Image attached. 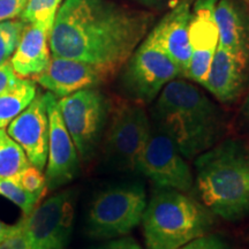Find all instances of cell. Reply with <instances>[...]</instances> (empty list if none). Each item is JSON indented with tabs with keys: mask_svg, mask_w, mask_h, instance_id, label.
<instances>
[{
	"mask_svg": "<svg viewBox=\"0 0 249 249\" xmlns=\"http://www.w3.org/2000/svg\"><path fill=\"white\" fill-rule=\"evenodd\" d=\"M107 77L104 71L87 62L53 55L48 67L34 80L55 97L62 98L79 90L95 88Z\"/></svg>",
	"mask_w": 249,
	"mask_h": 249,
	"instance_id": "5bb4252c",
	"label": "cell"
},
{
	"mask_svg": "<svg viewBox=\"0 0 249 249\" xmlns=\"http://www.w3.org/2000/svg\"><path fill=\"white\" fill-rule=\"evenodd\" d=\"M21 229V222L17 224V225H7L4 222L0 220V244L4 242L6 239H8L9 236L14 235L18 230Z\"/></svg>",
	"mask_w": 249,
	"mask_h": 249,
	"instance_id": "f546056e",
	"label": "cell"
},
{
	"mask_svg": "<svg viewBox=\"0 0 249 249\" xmlns=\"http://www.w3.org/2000/svg\"><path fill=\"white\" fill-rule=\"evenodd\" d=\"M247 1H249V0H247Z\"/></svg>",
	"mask_w": 249,
	"mask_h": 249,
	"instance_id": "d6a6232c",
	"label": "cell"
},
{
	"mask_svg": "<svg viewBox=\"0 0 249 249\" xmlns=\"http://www.w3.org/2000/svg\"><path fill=\"white\" fill-rule=\"evenodd\" d=\"M6 128L8 135L26 152L29 163L44 171L49 151V116L45 93H37L34 101Z\"/></svg>",
	"mask_w": 249,
	"mask_h": 249,
	"instance_id": "4fadbf2b",
	"label": "cell"
},
{
	"mask_svg": "<svg viewBox=\"0 0 249 249\" xmlns=\"http://www.w3.org/2000/svg\"><path fill=\"white\" fill-rule=\"evenodd\" d=\"M245 116L247 118L248 123H249V97L247 99V102H246V107H245Z\"/></svg>",
	"mask_w": 249,
	"mask_h": 249,
	"instance_id": "1f68e13d",
	"label": "cell"
},
{
	"mask_svg": "<svg viewBox=\"0 0 249 249\" xmlns=\"http://www.w3.org/2000/svg\"><path fill=\"white\" fill-rule=\"evenodd\" d=\"M46 110L49 116V149L45 179L50 191L73 181L79 173L80 157L59 111L57 97L46 92Z\"/></svg>",
	"mask_w": 249,
	"mask_h": 249,
	"instance_id": "8fae6325",
	"label": "cell"
},
{
	"mask_svg": "<svg viewBox=\"0 0 249 249\" xmlns=\"http://www.w3.org/2000/svg\"><path fill=\"white\" fill-rule=\"evenodd\" d=\"M195 185L200 200L226 220L249 216V144L229 139L196 157Z\"/></svg>",
	"mask_w": 249,
	"mask_h": 249,
	"instance_id": "3957f363",
	"label": "cell"
},
{
	"mask_svg": "<svg viewBox=\"0 0 249 249\" xmlns=\"http://www.w3.org/2000/svg\"><path fill=\"white\" fill-rule=\"evenodd\" d=\"M191 14L192 0H182L150 31L157 44L176 62L182 76H186L192 57L188 36Z\"/></svg>",
	"mask_w": 249,
	"mask_h": 249,
	"instance_id": "9a60e30c",
	"label": "cell"
},
{
	"mask_svg": "<svg viewBox=\"0 0 249 249\" xmlns=\"http://www.w3.org/2000/svg\"><path fill=\"white\" fill-rule=\"evenodd\" d=\"M29 165L23 149L0 128V179H15Z\"/></svg>",
	"mask_w": 249,
	"mask_h": 249,
	"instance_id": "ffe728a7",
	"label": "cell"
},
{
	"mask_svg": "<svg viewBox=\"0 0 249 249\" xmlns=\"http://www.w3.org/2000/svg\"><path fill=\"white\" fill-rule=\"evenodd\" d=\"M62 0H28L21 20L26 23L40 24L51 33L59 6Z\"/></svg>",
	"mask_w": 249,
	"mask_h": 249,
	"instance_id": "44dd1931",
	"label": "cell"
},
{
	"mask_svg": "<svg viewBox=\"0 0 249 249\" xmlns=\"http://www.w3.org/2000/svg\"><path fill=\"white\" fill-rule=\"evenodd\" d=\"M75 192L64 189L37 205L21 220L33 249H66L75 217Z\"/></svg>",
	"mask_w": 249,
	"mask_h": 249,
	"instance_id": "9c48e42d",
	"label": "cell"
},
{
	"mask_svg": "<svg viewBox=\"0 0 249 249\" xmlns=\"http://www.w3.org/2000/svg\"><path fill=\"white\" fill-rule=\"evenodd\" d=\"M138 172L160 188L188 193L194 187V177L185 157L172 140L155 124L139 160Z\"/></svg>",
	"mask_w": 249,
	"mask_h": 249,
	"instance_id": "30bf717a",
	"label": "cell"
},
{
	"mask_svg": "<svg viewBox=\"0 0 249 249\" xmlns=\"http://www.w3.org/2000/svg\"><path fill=\"white\" fill-rule=\"evenodd\" d=\"M50 31L37 23H28L11 65L18 77H35L48 67L50 62Z\"/></svg>",
	"mask_w": 249,
	"mask_h": 249,
	"instance_id": "e0dca14e",
	"label": "cell"
},
{
	"mask_svg": "<svg viewBox=\"0 0 249 249\" xmlns=\"http://www.w3.org/2000/svg\"><path fill=\"white\" fill-rule=\"evenodd\" d=\"M0 195L18 205L24 217L29 216L40 201L37 196L26 191L17 179H0Z\"/></svg>",
	"mask_w": 249,
	"mask_h": 249,
	"instance_id": "7402d4cb",
	"label": "cell"
},
{
	"mask_svg": "<svg viewBox=\"0 0 249 249\" xmlns=\"http://www.w3.org/2000/svg\"><path fill=\"white\" fill-rule=\"evenodd\" d=\"M134 1H138L141 5L148 6V7H157V6L163 5L167 0H134Z\"/></svg>",
	"mask_w": 249,
	"mask_h": 249,
	"instance_id": "4dcf8cb0",
	"label": "cell"
},
{
	"mask_svg": "<svg viewBox=\"0 0 249 249\" xmlns=\"http://www.w3.org/2000/svg\"><path fill=\"white\" fill-rule=\"evenodd\" d=\"M214 214L202 202L171 188L156 187L142 217L149 249H178L207 234Z\"/></svg>",
	"mask_w": 249,
	"mask_h": 249,
	"instance_id": "277c9868",
	"label": "cell"
},
{
	"mask_svg": "<svg viewBox=\"0 0 249 249\" xmlns=\"http://www.w3.org/2000/svg\"><path fill=\"white\" fill-rule=\"evenodd\" d=\"M15 179L26 191L37 196L39 200H42V197L48 191L44 173L33 165H29L22 172L18 173V176Z\"/></svg>",
	"mask_w": 249,
	"mask_h": 249,
	"instance_id": "cb8c5ba5",
	"label": "cell"
},
{
	"mask_svg": "<svg viewBox=\"0 0 249 249\" xmlns=\"http://www.w3.org/2000/svg\"><path fill=\"white\" fill-rule=\"evenodd\" d=\"M218 0H196L188 27L192 57L186 76L204 86L211 61L216 51L219 35L214 18Z\"/></svg>",
	"mask_w": 249,
	"mask_h": 249,
	"instance_id": "7c38bea8",
	"label": "cell"
},
{
	"mask_svg": "<svg viewBox=\"0 0 249 249\" xmlns=\"http://www.w3.org/2000/svg\"><path fill=\"white\" fill-rule=\"evenodd\" d=\"M0 249H33L28 241L27 235L24 234L22 224H21V229L14 235L9 236L0 244Z\"/></svg>",
	"mask_w": 249,
	"mask_h": 249,
	"instance_id": "4316f807",
	"label": "cell"
},
{
	"mask_svg": "<svg viewBox=\"0 0 249 249\" xmlns=\"http://www.w3.org/2000/svg\"><path fill=\"white\" fill-rule=\"evenodd\" d=\"M219 43L249 64V21L233 0H219L214 9Z\"/></svg>",
	"mask_w": 249,
	"mask_h": 249,
	"instance_id": "ac0fdd59",
	"label": "cell"
},
{
	"mask_svg": "<svg viewBox=\"0 0 249 249\" xmlns=\"http://www.w3.org/2000/svg\"><path fill=\"white\" fill-rule=\"evenodd\" d=\"M152 22L149 12L111 0H65L50 33V50L111 76L141 44Z\"/></svg>",
	"mask_w": 249,
	"mask_h": 249,
	"instance_id": "6da1fadb",
	"label": "cell"
},
{
	"mask_svg": "<svg viewBox=\"0 0 249 249\" xmlns=\"http://www.w3.org/2000/svg\"><path fill=\"white\" fill-rule=\"evenodd\" d=\"M36 95L35 81L22 77L0 93V128L5 129L34 101Z\"/></svg>",
	"mask_w": 249,
	"mask_h": 249,
	"instance_id": "d6986e66",
	"label": "cell"
},
{
	"mask_svg": "<svg viewBox=\"0 0 249 249\" xmlns=\"http://www.w3.org/2000/svg\"><path fill=\"white\" fill-rule=\"evenodd\" d=\"M123 88L127 96L139 103H151L167 83L181 75L179 67L157 44L150 33L126 62Z\"/></svg>",
	"mask_w": 249,
	"mask_h": 249,
	"instance_id": "ba28073f",
	"label": "cell"
},
{
	"mask_svg": "<svg viewBox=\"0 0 249 249\" xmlns=\"http://www.w3.org/2000/svg\"><path fill=\"white\" fill-rule=\"evenodd\" d=\"M27 2L28 0H0V22L20 17Z\"/></svg>",
	"mask_w": 249,
	"mask_h": 249,
	"instance_id": "484cf974",
	"label": "cell"
},
{
	"mask_svg": "<svg viewBox=\"0 0 249 249\" xmlns=\"http://www.w3.org/2000/svg\"><path fill=\"white\" fill-rule=\"evenodd\" d=\"M178 249H231L227 242L218 235H203Z\"/></svg>",
	"mask_w": 249,
	"mask_h": 249,
	"instance_id": "d4e9b609",
	"label": "cell"
},
{
	"mask_svg": "<svg viewBox=\"0 0 249 249\" xmlns=\"http://www.w3.org/2000/svg\"><path fill=\"white\" fill-rule=\"evenodd\" d=\"M97 249H143L132 238H118L102 245Z\"/></svg>",
	"mask_w": 249,
	"mask_h": 249,
	"instance_id": "f1b7e54d",
	"label": "cell"
},
{
	"mask_svg": "<svg viewBox=\"0 0 249 249\" xmlns=\"http://www.w3.org/2000/svg\"><path fill=\"white\" fill-rule=\"evenodd\" d=\"M18 79L20 77L15 74L11 62L6 61L0 65V93L4 92L11 86H13Z\"/></svg>",
	"mask_w": 249,
	"mask_h": 249,
	"instance_id": "83f0119b",
	"label": "cell"
},
{
	"mask_svg": "<svg viewBox=\"0 0 249 249\" xmlns=\"http://www.w3.org/2000/svg\"><path fill=\"white\" fill-rule=\"evenodd\" d=\"M103 156L117 172H138L139 160L150 134V120L136 104L119 105L112 112Z\"/></svg>",
	"mask_w": 249,
	"mask_h": 249,
	"instance_id": "52a82bcc",
	"label": "cell"
},
{
	"mask_svg": "<svg viewBox=\"0 0 249 249\" xmlns=\"http://www.w3.org/2000/svg\"><path fill=\"white\" fill-rule=\"evenodd\" d=\"M247 68V61L218 45L204 87L219 102L231 103L240 96L244 89Z\"/></svg>",
	"mask_w": 249,
	"mask_h": 249,
	"instance_id": "2e32d148",
	"label": "cell"
},
{
	"mask_svg": "<svg viewBox=\"0 0 249 249\" xmlns=\"http://www.w3.org/2000/svg\"><path fill=\"white\" fill-rule=\"evenodd\" d=\"M58 107L80 160L89 161L101 144L107 124V99L99 90L88 88L60 98Z\"/></svg>",
	"mask_w": 249,
	"mask_h": 249,
	"instance_id": "8992f818",
	"label": "cell"
},
{
	"mask_svg": "<svg viewBox=\"0 0 249 249\" xmlns=\"http://www.w3.org/2000/svg\"><path fill=\"white\" fill-rule=\"evenodd\" d=\"M27 24L22 20L14 18L0 22V65L12 58Z\"/></svg>",
	"mask_w": 249,
	"mask_h": 249,
	"instance_id": "603a6c76",
	"label": "cell"
},
{
	"mask_svg": "<svg viewBox=\"0 0 249 249\" xmlns=\"http://www.w3.org/2000/svg\"><path fill=\"white\" fill-rule=\"evenodd\" d=\"M152 119L189 160L214 147L224 133L222 111L182 80L171 81L161 89L152 107Z\"/></svg>",
	"mask_w": 249,
	"mask_h": 249,
	"instance_id": "7a4b0ae2",
	"label": "cell"
},
{
	"mask_svg": "<svg viewBox=\"0 0 249 249\" xmlns=\"http://www.w3.org/2000/svg\"><path fill=\"white\" fill-rule=\"evenodd\" d=\"M147 207L145 189L124 182L103 189L93 197L87 216V232L95 239L120 238L142 222Z\"/></svg>",
	"mask_w": 249,
	"mask_h": 249,
	"instance_id": "5b68a950",
	"label": "cell"
}]
</instances>
